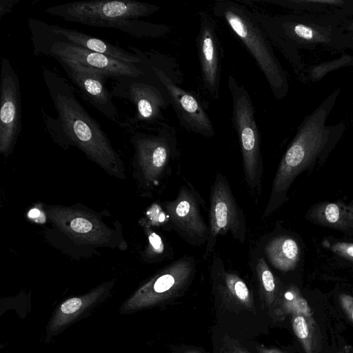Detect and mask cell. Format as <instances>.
Listing matches in <instances>:
<instances>
[{
    "instance_id": "cell-29",
    "label": "cell",
    "mask_w": 353,
    "mask_h": 353,
    "mask_svg": "<svg viewBox=\"0 0 353 353\" xmlns=\"http://www.w3.org/2000/svg\"><path fill=\"white\" fill-rule=\"evenodd\" d=\"M341 30L344 48L353 50V17L347 19L343 22Z\"/></svg>"
},
{
    "instance_id": "cell-24",
    "label": "cell",
    "mask_w": 353,
    "mask_h": 353,
    "mask_svg": "<svg viewBox=\"0 0 353 353\" xmlns=\"http://www.w3.org/2000/svg\"><path fill=\"white\" fill-rule=\"evenodd\" d=\"M263 250L270 264L281 271L293 270L299 260V244L289 236L283 235L271 239L264 246Z\"/></svg>"
},
{
    "instance_id": "cell-20",
    "label": "cell",
    "mask_w": 353,
    "mask_h": 353,
    "mask_svg": "<svg viewBox=\"0 0 353 353\" xmlns=\"http://www.w3.org/2000/svg\"><path fill=\"white\" fill-rule=\"evenodd\" d=\"M129 97L137 110L132 123L155 121L160 117L162 109L167 105L161 91L144 83H132L129 88Z\"/></svg>"
},
{
    "instance_id": "cell-3",
    "label": "cell",
    "mask_w": 353,
    "mask_h": 353,
    "mask_svg": "<svg viewBox=\"0 0 353 353\" xmlns=\"http://www.w3.org/2000/svg\"><path fill=\"white\" fill-rule=\"evenodd\" d=\"M253 12L271 43L280 50L294 72L301 77H303L305 72L301 50L325 48L341 51L345 48L341 30L344 19L308 14L270 16Z\"/></svg>"
},
{
    "instance_id": "cell-1",
    "label": "cell",
    "mask_w": 353,
    "mask_h": 353,
    "mask_svg": "<svg viewBox=\"0 0 353 353\" xmlns=\"http://www.w3.org/2000/svg\"><path fill=\"white\" fill-rule=\"evenodd\" d=\"M43 79L58 113L54 120L43 114L47 128L57 142L79 148L109 174L125 178L123 162L106 134L74 96L70 84L56 72L45 69Z\"/></svg>"
},
{
    "instance_id": "cell-6",
    "label": "cell",
    "mask_w": 353,
    "mask_h": 353,
    "mask_svg": "<svg viewBox=\"0 0 353 353\" xmlns=\"http://www.w3.org/2000/svg\"><path fill=\"white\" fill-rule=\"evenodd\" d=\"M214 16L224 20L254 59L274 96L282 99L289 92L285 70L276 58L271 42L252 10L232 1H216Z\"/></svg>"
},
{
    "instance_id": "cell-32",
    "label": "cell",
    "mask_w": 353,
    "mask_h": 353,
    "mask_svg": "<svg viewBox=\"0 0 353 353\" xmlns=\"http://www.w3.org/2000/svg\"><path fill=\"white\" fill-rule=\"evenodd\" d=\"M4 2L6 4V6L1 5V9H0L1 17H2L3 14L10 12L13 6L17 3V1L11 0V1H6Z\"/></svg>"
},
{
    "instance_id": "cell-14",
    "label": "cell",
    "mask_w": 353,
    "mask_h": 353,
    "mask_svg": "<svg viewBox=\"0 0 353 353\" xmlns=\"http://www.w3.org/2000/svg\"><path fill=\"white\" fill-rule=\"evenodd\" d=\"M50 54L76 61L95 70L107 77H139L143 72L132 63H125L108 55L92 52L68 41H58L49 49Z\"/></svg>"
},
{
    "instance_id": "cell-18",
    "label": "cell",
    "mask_w": 353,
    "mask_h": 353,
    "mask_svg": "<svg viewBox=\"0 0 353 353\" xmlns=\"http://www.w3.org/2000/svg\"><path fill=\"white\" fill-rule=\"evenodd\" d=\"M213 22L208 15H202L197 44L203 83L212 95L217 96L220 83V48Z\"/></svg>"
},
{
    "instance_id": "cell-19",
    "label": "cell",
    "mask_w": 353,
    "mask_h": 353,
    "mask_svg": "<svg viewBox=\"0 0 353 353\" xmlns=\"http://www.w3.org/2000/svg\"><path fill=\"white\" fill-rule=\"evenodd\" d=\"M211 265L215 290L223 301L254 312L252 294L245 281L235 272L227 270L217 254L213 255Z\"/></svg>"
},
{
    "instance_id": "cell-31",
    "label": "cell",
    "mask_w": 353,
    "mask_h": 353,
    "mask_svg": "<svg viewBox=\"0 0 353 353\" xmlns=\"http://www.w3.org/2000/svg\"><path fill=\"white\" fill-rule=\"evenodd\" d=\"M339 300L343 308L353 321V296L342 294L339 296Z\"/></svg>"
},
{
    "instance_id": "cell-26",
    "label": "cell",
    "mask_w": 353,
    "mask_h": 353,
    "mask_svg": "<svg viewBox=\"0 0 353 353\" xmlns=\"http://www.w3.org/2000/svg\"><path fill=\"white\" fill-rule=\"evenodd\" d=\"M344 67H353L352 55L345 54L332 60L314 65L305 70L304 74L307 72L305 77L312 82L319 81L328 73Z\"/></svg>"
},
{
    "instance_id": "cell-7",
    "label": "cell",
    "mask_w": 353,
    "mask_h": 353,
    "mask_svg": "<svg viewBox=\"0 0 353 353\" xmlns=\"http://www.w3.org/2000/svg\"><path fill=\"white\" fill-rule=\"evenodd\" d=\"M228 88L232 97V119L239 137L245 180L251 190L259 192L263 161L252 101L248 90L231 74L228 77Z\"/></svg>"
},
{
    "instance_id": "cell-34",
    "label": "cell",
    "mask_w": 353,
    "mask_h": 353,
    "mask_svg": "<svg viewBox=\"0 0 353 353\" xmlns=\"http://www.w3.org/2000/svg\"><path fill=\"white\" fill-rule=\"evenodd\" d=\"M39 214H40V211L37 208H34V209L31 210L29 212V216L30 218H33V219L38 217L39 216Z\"/></svg>"
},
{
    "instance_id": "cell-25",
    "label": "cell",
    "mask_w": 353,
    "mask_h": 353,
    "mask_svg": "<svg viewBox=\"0 0 353 353\" xmlns=\"http://www.w3.org/2000/svg\"><path fill=\"white\" fill-rule=\"evenodd\" d=\"M253 267L262 300L268 307L275 306L281 292L278 279L263 256H254Z\"/></svg>"
},
{
    "instance_id": "cell-16",
    "label": "cell",
    "mask_w": 353,
    "mask_h": 353,
    "mask_svg": "<svg viewBox=\"0 0 353 353\" xmlns=\"http://www.w3.org/2000/svg\"><path fill=\"white\" fill-rule=\"evenodd\" d=\"M153 70L167 90L181 125L188 131L203 137H213L212 123L198 99L173 83L161 70L155 67Z\"/></svg>"
},
{
    "instance_id": "cell-10",
    "label": "cell",
    "mask_w": 353,
    "mask_h": 353,
    "mask_svg": "<svg viewBox=\"0 0 353 353\" xmlns=\"http://www.w3.org/2000/svg\"><path fill=\"white\" fill-rule=\"evenodd\" d=\"M132 141L139 181L146 190H152L171 174L172 163L178 155L175 137L162 130L156 135L137 134Z\"/></svg>"
},
{
    "instance_id": "cell-2",
    "label": "cell",
    "mask_w": 353,
    "mask_h": 353,
    "mask_svg": "<svg viewBox=\"0 0 353 353\" xmlns=\"http://www.w3.org/2000/svg\"><path fill=\"white\" fill-rule=\"evenodd\" d=\"M340 91L339 88L330 93L299 125L278 167L263 219L274 212L285 201L294 179L309 169L319 158L328 154L341 139L345 130V123H326Z\"/></svg>"
},
{
    "instance_id": "cell-33",
    "label": "cell",
    "mask_w": 353,
    "mask_h": 353,
    "mask_svg": "<svg viewBox=\"0 0 353 353\" xmlns=\"http://www.w3.org/2000/svg\"><path fill=\"white\" fill-rule=\"evenodd\" d=\"M258 353H284L283 352L275 349V348H268L264 346H258L256 347Z\"/></svg>"
},
{
    "instance_id": "cell-30",
    "label": "cell",
    "mask_w": 353,
    "mask_h": 353,
    "mask_svg": "<svg viewBox=\"0 0 353 353\" xmlns=\"http://www.w3.org/2000/svg\"><path fill=\"white\" fill-rule=\"evenodd\" d=\"M223 351L225 353H249L237 341L228 336L223 339Z\"/></svg>"
},
{
    "instance_id": "cell-22",
    "label": "cell",
    "mask_w": 353,
    "mask_h": 353,
    "mask_svg": "<svg viewBox=\"0 0 353 353\" xmlns=\"http://www.w3.org/2000/svg\"><path fill=\"white\" fill-rule=\"evenodd\" d=\"M271 3L297 14L334 16L341 19L353 17V0H271Z\"/></svg>"
},
{
    "instance_id": "cell-9",
    "label": "cell",
    "mask_w": 353,
    "mask_h": 353,
    "mask_svg": "<svg viewBox=\"0 0 353 353\" xmlns=\"http://www.w3.org/2000/svg\"><path fill=\"white\" fill-rule=\"evenodd\" d=\"M208 228L204 259L212 253L221 235L230 232L235 241L243 243L246 240L244 213L238 205L228 180L219 172L215 175L210 190Z\"/></svg>"
},
{
    "instance_id": "cell-8",
    "label": "cell",
    "mask_w": 353,
    "mask_h": 353,
    "mask_svg": "<svg viewBox=\"0 0 353 353\" xmlns=\"http://www.w3.org/2000/svg\"><path fill=\"white\" fill-rule=\"evenodd\" d=\"M196 262L183 256L158 272L140 286L120 307L122 314L158 305L183 292L196 273Z\"/></svg>"
},
{
    "instance_id": "cell-12",
    "label": "cell",
    "mask_w": 353,
    "mask_h": 353,
    "mask_svg": "<svg viewBox=\"0 0 353 353\" xmlns=\"http://www.w3.org/2000/svg\"><path fill=\"white\" fill-rule=\"evenodd\" d=\"M0 153L10 154L21 131V98L17 73L6 57L1 60Z\"/></svg>"
},
{
    "instance_id": "cell-23",
    "label": "cell",
    "mask_w": 353,
    "mask_h": 353,
    "mask_svg": "<svg viewBox=\"0 0 353 353\" xmlns=\"http://www.w3.org/2000/svg\"><path fill=\"white\" fill-rule=\"evenodd\" d=\"M309 221L342 231L353 230V205L337 201L314 205L306 214Z\"/></svg>"
},
{
    "instance_id": "cell-5",
    "label": "cell",
    "mask_w": 353,
    "mask_h": 353,
    "mask_svg": "<svg viewBox=\"0 0 353 353\" xmlns=\"http://www.w3.org/2000/svg\"><path fill=\"white\" fill-rule=\"evenodd\" d=\"M159 7L134 0H92L54 6L46 12L65 21L99 28H113L135 37H154L158 26L137 19L147 17Z\"/></svg>"
},
{
    "instance_id": "cell-13",
    "label": "cell",
    "mask_w": 353,
    "mask_h": 353,
    "mask_svg": "<svg viewBox=\"0 0 353 353\" xmlns=\"http://www.w3.org/2000/svg\"><path fill=\"white\" fill-rule=\"evenodd\" d=\"M63 66L83 97L99 111L112 121H118V112L112 95L105 86L103 74L76 61L54 57Z\"/></svg>"
},
{
    "instance_id": "cell-11",
    "label": "cell",
    "mask_w": 353,
    "mask_h": 353,
    "mask_svg": "<svg viewBox=\"0 0 353 353\" xmlns=\"http://www.w3.org/2000/svg\"><path fill=\"white\" fill-rule=\"evenodd\" d=\"M203 201L192 184L187 181L180 188L174 199L163 203L170 228L194 246L205 245L208 238V225L201 210Z\"/></svg>"
},
{
    "instance_id": "cell-4",
    "label": "cell",
    "mask_w": 353,
    "mask_h": 353,
    "mask_svg": "<svg viewBox=\"0 0 353 353\" xmlns=\"http://www.w3.org/2000/svg\"><path fill=\"white\" fill-rule=\"evenodd\" d=\"M43 210L50 223L46 239L71 257H90L103 248H127L121 225L111 228L96 212L63 205H45Z\"/></svg>"
},
{
    "instance_id": "cell-15",
    "label": "cell",
    "mask_w": 353,
    "mask_h": 353,
    "mask_svg": "<svg viewBox=\"0 0 353 353\" xmlns=\"http://www.w3.org/2000/svg\"><path fill=\"white\" fill-rule=\"evenodd\" d=\"M114 283V280L104 282L83 295L70 297L61 302L47 324V341L88 316L109 296Z\"/></svg>"
},
{
    "instance_id": "cell-27",
    "label": "cell",
    "mask_w": 353,
    "mask_h": 353,
    "mask_svg": "<svg viewBox=\"0 0 353 353\" xmlns=\"http://www.w3.org/2000/svg\"><path fill=\"white\" fill-rule=\"evenodd\" d=\"M143 228L148 238L144 258L149 262H158L167 257L168 251L162 237L151 228L148 222L143 221Z\"/></svg>"
},
{
    "instance_id": "cell-28",
    "label": "cell",
    "mask_w": 353,
    "mask_h": 353,
    "mask_svg": "<svg viewBox=\"0 0 353 353\" xmlns=\"http://www.w3.org/2000/svg\"><path fill=\"white\" fill-rule=\"evenodd\" d=\"M330 248L333 252L353 262V243L337 241Z\"/></svg>"
},
{
    "instance_id": "cell-21",
    "label": "cell",
    "mask_w": 353,
    "mask_h": 353,
    "mask_svg": "<svg viewBox=\"0 0 353 353\" xmlns=\"http://www.w3.org/2000/svg\"><path fill=\"white\" fill-rule=\"evenodd\" d=\"M48 28L52 33L61 35L68 42L92 52L108 55L121 61L132 64L139 63L141 61L137 56L84 32L55 25L50 26Z\"/></svg>"
},
{
    "instance_id": "cell-17",
    "label": "cell",
    "mask_w": 353,
    "mask_h": 353,
    "mask_svg": "<svg viewBox=\"0 0 353 353\" xmlns=\"http://www.w3.org/2000/svg\"><path fill=\"white\" fill-rule=\"evenodd\" d=\"M275 306V315L292 314V326L295 335L306 353H314L316 347L314 321L307 302L299 290L291 286L281 291Z\"/></svg>"
}]
</instances>
